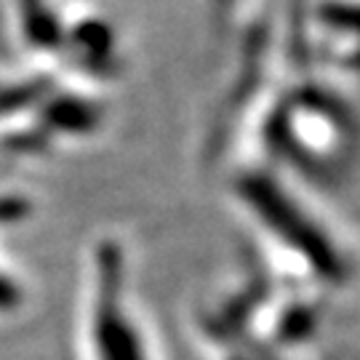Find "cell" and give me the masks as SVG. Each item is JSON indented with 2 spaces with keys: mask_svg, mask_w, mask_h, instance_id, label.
Wrapping results in <instances>:
<instances>
[]
</instances>
